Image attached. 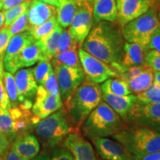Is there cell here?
Returning a JSON list of instances; mask_svg holds the SVG:
<instances>
[{
	"instance_id": "1",
	"label": "cell",
	"mask_w": 160,
	"mask_h": 160,
	"mask_svg": "<svg viewBox=\"0 0 160 160\" xmlns=\"http://www.w3.org/2000/svg\"><path fill=\"white\" fill-rule=\"evenodd\" d=\"M125 42L121 25L117 22L101 21L94 24L81 48L113 66L121 62Z\"/></svg>"
},
{
	"instance_id": "2",
	"label": "cell",
	"mask_w": 160,
	"mask_h": 160,
	"mask_svg": "<svg viewBox=\"0 0 160 160\" xmlns=\"http://www.w3.org/2000/svg\"><path fill=\"white\" fill-rule=\"evenodd\" d=\"M101 102H102V92L100 85L85 77L63 107L73 127L80 128L90 113Z\"/></svg>"
},
{
	"instance_id": "3",
	"label": "cell",
	"mask_w": 160,
	"mask_h": 160,
	"mask_svg": "<svg viewBox=\"0 0 160 160\" xmlns=\"http://www.w3.org/2000/svg\"><path fill=\"white\" fill-rule=\"evenodd\" d=\"M123 145L135 160L160 151V133L145 126L126 122L119 133L111 137Z\"/></svg>"
},
{
	"instance_id": "4",
	"label": "cell",
	"mask_w": 160,
	"mask_h": 160,
	"mask_svg": "<svg viewBox=\"0 0 160 160\" xmlns=\"http://www.w3.org/2000/svg\"><path fill=\"white\" fill-rule=\"evenodd\" d=\"M125 125V120L102 101L90 113L79 129L86 139L91 140L112 137L119 133Z\"/></svg>"
},
{
	"instance_id": "5",
	"label": "cell",
	"mask_w": 160,
	"mask_h": 160,
	"mask_svg": "<svg viewBox=\"0 0 160 160\" xmlns=\"http://www.w3.org/2000/svg\"><path fill=\"white\" fill-rule=\"evenodd\" d=\"M74 128L67 111L62 107L40 120L35 126V133L44 148L51 149L60 145L64 139Z\"/></svg>"
},
{
	"instance_id": "6",
	"label": "cell",
	"mask_w": 160,
	"mask_h": 160,
	"mask_svg": "<svg viewBox=\"0 0 160 160\" xmlns=\"http://www.w3.org/2000/svg\"><path fill=\"white\" fill-rule=\"evenodd\" d=\"M159 27L157 11L149 8L142 15L122 26V33L125 42L147 46Z\"/></svg>"
},
{
	"instance_id": "7",
	"label": "cell",
	"mask_w": 160,
	"mask_h": 160,
	"mask_svg": "<svg viewBox=\"0 0 160 160\" xmlns=\"http://www.w3.org/2000/svg\"><path fill=\"white\" fill-rule=\"evenodd\" d=\"M51 65L57 77L60 97L64 105L75 90L82 83L85 78V73L82 68L71 67L53 62H51Z\"/></svg>"
},
{
	"instance_id": "8",
	"label": "cell",
	"mask_w": 160,
	"mask_h": 160,
	"mask_svg": "<svg viewBox=\"0 0 160 160\" xmlns=\"http://www.w3.org/2000/svg\"><path fill=\"white\" fill-rule=\"evenodd\" d=\"M78 53L85 77L93 82L102 83L110 78L119 77V73L114 68L90 54L81 48Z\"/></svg>"
},
{
	"instance_id": "9",
	"label": "cell",
	"mask_w": 160,
	"mask_h": 160,
	"mask_svg": "<svg viewBox=\"0 0 160 160\" xmlns=\"http://www.w3.org/2000/svg\"><path fill=\"white\" fill-rule=\"evenodd\" d=\"M93 25V5L88 0L78 4L77 11L70 24L69 31L79 48L89 34Z\"/></svg>"
},
{
	"instance_id": "10",
	"label": "cell",
	"mask_w": 160,
	"mask_h": 160,
	"mask_svg": "<svg viewBox=\"0 0 160 160\" xmlns=\"http://www.w3.org/2000/svg\"><path fill=\"white\" fill-rule=\"evenodd\" d=\"M125 122L145 126L160 133V102L143 104L137 101Z\"/></svg>"
},
{
	"instance_id": "11",
	"label": "cell",
	"mask_w": 160,
	"mask_h": 160,
	"mask_svg": "<svg viewBox=\"0 0 160 160\" xmlns=\"http://www.w3.org/2000/svg\"><path fill=\"white\" fill-rule=\"evenodd\" d=\"M60 145L70 151L74 160H97L93 145L82 134L79 128H75Z\"/></svg>"
},
{
	"instance_id": "12",
	"label": "cell",
	"mask_w": 160,
	"mask_h": 160,
	"mask_svg": "<svg viewBox=\"0 0 160 160\" xmlns=\"http://www.w3.org/2000/svg\"><path fill=\"white\" fill-rule=\"evenodd\" d=\"M98 155L104 160H135L128 149L121 143L108 137L90 140Z\"/></svg>"
},
{
	"instance_id": "13",
	"label": "cell",
	"mask_w": 160,
	"mask_h": 160,
	"mask_svg": "<svg viewBox=\"0 0 160 160\" xmlns=\"http://www.w3.org/2000/svg\"><path fill=\"white\" fill-rule=\"evenodd\" d=\"M63 107V102L60 96L51 94L44 88L38 86L34 101L32 106V113L40 120L45 119Z\"/></svg>"
},
{
	"instance_id": "14",
	"label": "cell",
	"mask_w": 160,
	"mask_h": 160,
	"mask_svg": "<svg viewBox=\"0 0 160 160\" xmlns=\"http://www.w3.org/2000/svg\"><path fill=\"white\" fill-rule=\"evenodd\" d=\"M36 40L33 39L28 31L18 33L11 37L7 48L5 50L3 58L4 68L6 71L14 74L18 71L16 60L20 51L26 46L31 44Z\"/></svg>"
},
{
	"instance_id": "15",
	"label": "cell",
	"mask_w": 160,
	"mask_h": 160,
	"mask_svg": "<svg viewBox=\"0 0 160 160\" xmlns=\"http://www.w3.org/2000/svg\"><path fill=\"white\" fill-rule=\"evenodd\" d=\"M14 79L17 85L19 104L25 101H34L38 84L33 73V68H25L17 71Z\"/></svg>"
},
{
	"instance_id": "16",
	"label": "cell",
	"mask_w": 160,
	"mask_h": 160,
	"mask_svg": "<svg viewBox=\"0 0 160 160\" xmlns=\"http://www.w3.org/2000/svg\"><path fill=\"white\" fill-rule=\"evenodd\" d=\"M117 6L116 22L121 26L140 17L150 8L146 0H117Z\"/></svg>"
},
{
	"instance_id": "17",
	"label": "cell",
	"mask_w": 160,
	"mask_h": 160,
	"mask_svg": "<svg viewBox=\"0 0 160 160\" xmlns=\"http://www.w3.org/2000/svg\"><path fill=\"white\" fill-rule=\"evenodd\" d=\"M12 147L22 160L33 159L40 152L39 141L31 133L18 135L13 140Z\"/></svg>"
},
{
	"instance_id": "18",
	"label": "cell",
	"mask_w": 160,
	"mask_h": 160,
	"mask_svg": "<svg viewBox=\"0 0 160 160\" xmlns=\"http://www.w3.org/2000/svg\"><path fill=\"white\" fill-rule=\"evenodd\" d=\"M102 99L113 111L126 121L131 109L137 102L136 94L117 96L109 93H102Z\"/></svg>"
},
{
	"instance_id": "19",
	"label": "cell",
	"mask_w": 160,
	"mask_h": 160,
	"mask_svg": "<svg viewBox=\"0 0 160 160\" xmlns=\"http://www.w3.org/2000/svg\"><path fill=\"white\" fill-rule=\"evenodd\" d=\"M149 51L147 46L137 43H130L125 42L123 48V57L120 66L130 68L132 66L147 65L145 56Z\"/></svg>"
},
{
	"instance_id": "20",
	"label": "cell",
	"mask_w": 160,
	"mask_h": 160,
	"mask_svg": "<svg viewBox=\"0 0 160 160\" xmlns=\"http://www.w3.org/2000/svg\"><path fill=\"white\" fill-rule=\"evenodd\" d=\"M57 14V7L37 0H31L28 10V20L30 26H38Z\"/></svg>"
},
{
	"instance_id": "21",
	"label": "cell",
	"mask_w": 160,
	"mask_h": 160,
	"mask_svg": "<svg viewBox=\"0 0 160 160\" xmlns=\"http://www.w3.org/2000/svg\"><path fill=\"white\" fill-rule=\"evenodd\" d=\"M117 17V0H94L93 3V23L101 21L116 22Z\"/></svg>"
},
{
	"instance_id": "22",
	"label": "cell",
	"mask_w": 160,
	"mask_h": 160,
	"mask_svg": "<svg viewBox=\"0 0 160 160\" xmlns=\"http://www.w3.org/2000/svg\"><path fill=\"white\" fill-rule=\"evenodd\" d=\"M62 30V28L57 23L51 33L42 39L36 40L37 45L42 52L45 59L51 61V59L57 54L58 42Z\"/></svg>"
},
{
	"instance_id": "23",
	"label": "cell",
	"mask_w": 160,
	"mask_h": 160,
	"mask_svg": "<svg viewBox=\"0 0 160 160\" xmlns=\"http://www.w3.org/2000/svg\"><path fill=\"white\" fill-rule=\"evenodd\" d=\"M42 59H45V58L37 41H35L26 46L18 54L16 60L17 68L19 70L23 68L31 67Z\"/></svg>"
},
{
	"instance_id": "24",
	"label": "cell",
	"mask_w": 160,
	"mask_h": 160,
	"mask_svg": "<svg viewBox=\"0 0 160 160\" xmlns=\"http://www.w3.org/2000/svg\"><path fill=\"white\" fill-rule=\"evenodd\" d=\"M153 72L154 71L149 65H146L139 75L128 80L131 93L137 94L151 87L153 82Z\"/></svg>"
},
{
	"instance_id": "25",
	"label": "cell",
	"mask_w": 160,
	"mask_h": 160,
	"mask_svg": "<svg viewBox=\"0 0 160 160\" xmlns=\"http://www.w3.org/2000/svg\"><path fill=\"white\" fill-rule=\"evenodd\" d=\"M78 8L76 0H59V6L57 8V23L62 28L70 26L71 20Z\"/></svg>"
},
{
	"instance_id": "26",
	"label": "cell",
	"mask_w": 160,
	"mask_h": 160,
	"mask_svg": "<svg viewBox=\"0 0 160 160\" xmlns=\"http://www.w3.org/2000/svg\"><path fill=\"white\" fill-rule=\"evenodd\" d=\"M102 92L109 93L117 96H126L131 94L128 84L121 77H113L105 80L102 83Z\"/></svg>"
},
{
	"instance_id": "27",
	"label": "cell",
	"mask_w": 160,
	"mask_h": 160,
	"mask_svg": "<svg viewBox=\"0 0 160 160\" xmlns=\"http://www.w3.org/2000/svg\"><path fill=\"white\" fill-rule=\"evenodd\" d=\"M51 62L63 64L75 68H82L77 49H72L57 53L51 59Z\"/></svg>"
},
{
	"instance_id": "28",
	"label": "cell",
	"mask_w": 160,
	"mask_h": 160,
	"mask_svg": "<svg viewBox=\"0 0 160 160\" xmlns=\"http://www.w3.org/2000/svg\"><path fill=\"white\" fill-rule=\"evenodd\" d=\"M3 82L5 89L11 102V108L18 107L19 105L18 92L14 76L10 72L5 71L3 73Z\"/></svg>"
},
{
	"instance_id": "29",
	"label": "cell",
	"mask_w": 160,
	"mask_h": 160,
	"mask_svg": "<svg viewBox=\"0 0 160 160\" xmlns=\"http://www.w3.org/2000/svg\"><path fill=\"white\" fill-rule=\"evenodd\" d=\"M57 23V14L53 15L48 20L38 26H30L28 31L35 40L42 39L51 33Z\"/></svg>"
},
{
	"instance_id": "30",
	"label": "cell",
	"mask_w": 160,
	"mask_h": 160,
	"mask_svg": "<svg viewBox=\"0 0 160 160\" xmlns=\"http://www.w3.org/2000/svg\"><path fill=\"white\" fill-rule=\"evenodd\" d=\"M0 132L7 137L12 142L15 139L16 135L13 127V120L8 110L0 107Z\"/></svg>"
},
{
	"instance_id": "31",
	"label": "cell",
	"mask_w": 160,
	"mask_h": 160,
	"mask_svg": "<svg viewBox=\"0 0 160 160\" xmlns=\"http://www.w3.org/2000/svg\"><path fill=\"white\" fill-rule=\"evenodd\" d=\"M137 101L143 104L160 102V86L153 82L147 90L136 94Z\"/></svg>"
},
{
	"instance_id": "32",
	"label": "cell",
	"mask_w": 160,
	"mask_h": 160,
	"mask_svg": "<svg viewBox=\"0 0 160 160\" xmlns=\"http://www.w3.org/2000/svg\"><path fill=\"white\" fill-rule=\"evenodd\" d=\"M52 70L53 66L49 60L42 59L38 62L37 66L33 68V76L38 85H43Z\"/></svg>"
},
{
	"instance_id": "33",
	"label": "cell",
	"mask_w": 160,
	"mask_h": 160,
	"mask_svg": "<svg viewBox=\"0 0 160 160\" xmlns=\"http://www.w3.org/2000/svg\"><path fill=\"white\" fill-rule=\"evenodd\" d=\"M72 49L79 50V47L76 40L71 36L69 30L64 28L60 34L59 42H58L57 53Z\"/></svg>"
},
{
	"instance_id": "34",
	"label": "cell",
	"mask_w": 160,
	"mask_h": 160,
	"mask_svg": "<svg viewBox=\"0 0 160 160\" xmlns=\"http://www.w3.org/2000/svg\"><path fill=\"white\" fill-rule=\"evenodd\" d=\"M30 2H31V1L28 0V1H25V2L20 4L19 5L7 10L5 11V24H4L5 27H9L16 19H17L20 16H22L26 11H28Z\"/></svg>"
},
{
	"instance_id": "35",
	"label": "cell",
	"mask_w": 160,
	"mask_h": 160,
	"mask_svg": "<svg viewBox=\"0 0 160 160\" xmlns=\"http://www.w3.org/2000/svg\"><path fill=\"white\" fill-rule=\"evenodd\" d=\"M30 25L28 20V11H26L22 15L20 16L9 26V31L11 35L13 37L18 33H22L29 29Z\"/></svg>"
},
{
	"instance_id": "36",
	"label": "cell",
	"mask_w": 160,
	"mask_h": 160,
	"mask_svg": "<svg viewBox=\"0 0 160 160\" xmlns=\"http://www.w3.org/2000/svg\"><path fill=\"white\" fill-rule=\"evenodd\" d=\"M3 58L4 57H0V107L5 109L10 110L11 108V102H10L8 96L7 92L5 89L3 82Z\"/></svg>"
},
{
	"instance_id": "37",
	"label": "cell",
	"mask_w": 160,
	"mask_h": 160,
	"mask_svg": "<svg viewBox=\"0 0 160 160\" xmlns=\"http://www.w3.org/2000/svg\"><path fill=\"white\" fill-rule=\"evenodd\" d=\"M51 160H74L72 153L61 145L51 148Z\"/></svg>"
},
{
	"instance_id": "38",
	"label": "cell",
	"mask_w": 160,
	"mask_h": 160,
	"mask_svg": "<svg viewBox=\"0 0 160 160\" xmlns=\"http://www.w3.org/2000/svg\"><path fill=\"white\" fill-rule=\"evenodd\" d=\"M44 88L47 91L48 93L55 96H60L59 85H58V82L57 77H56L53 68L52 71L50 72L48 77L47 78L45 83L43 84Z\"/></svg>"
},
{
	"instance_id": "39",
	"label": "cell",
	"mask_w": 160,
	"mask_h": 160,
	"mask_svg": "<svg viewBox=\"0 0 160 160\" xmlns=\"http://www.w3.org/2000/svg\"><path fill=\"white\" fill-rule=\"evenodd\" d=\"M145 62L153 71H160V52L149 50L146 53Z\"/></svg>"
},
{
	"instance_id": "40",
	"label": "cell",
	"mask_w": 160,
	"mask_h": 160,
	"mask_svg": "<svg viewBox=\"0 0 160 160\" xmlns=\"http://www.w3.org/2000/svg\"><path fill=\"white\" fill-rule=\"evenodd\" d=\"M12 36L10 33L9 27H4L0 30V57H4Z\"/></svg>"
},
{
	"instance_id": "41",
	"label": "cell",
	"mask_w": 160,
	"mask_h": 160,
	"mask_svg": "<svg viewBox=\"0 0 160 160\" xmlns=\"http://www.w3.org/2000/svg\"><path fill=\"white\" fill-rule=\"evenodd\" d=\"M147 48L149 50H155L158 52H160V27L152 36Z\"/></svg>"
},
{
	"instance_id": "42",
	"label": "cell",
	"mask_w": 160,
	"mask_h": 160,
	"mask_svg": "<svg viewBox=\"0 0 160 160\" xmlns=\"http://www.w3.org/2000/svg\"><path fill=\"white\" fill-rule=\"evenodd\" d=\"M11 142L7 137L0 132V156L2 157H5L7 152L11 148Z\"/></svg>"
},
{
	"instance_id": "43",
	"label": "cell",
	"mask_w": 160,
	"mask_h": 160,
	"mask_svg": "<svg viewBox=\"0 0 160 160\" xmlns=\"http://www.w3.org/2000/svg\"><path fill=\"white\" fill-rule=\"evenodd\" d=\"M25 1H28V0H3L2 8V10L7 11V10L11 9L12 8L15 7V6H17L20 5V4L25 2Z\"/></svg>"
},
{
	"instance_id": "44",
	"label": "cell",
	"mask_w": 160,
	"mask_h": 160,
	"mask_svg": "<svg viewBox=\"0 0 160 160\" xmlns=\"http://www.w3.org/2000/svg\"><path fill=\"white\" fill-rule=\"evenodd\" d=\"M3 160H22L19 157V155L16 153L13 147H11L9 149V151L7 152V153L5 155V157L3 158Z\"/></svg>"
},
{
	"instance_id": "45",
	"label": "cell",
	"mask_w": 160,
	"mask_h": 160,
	"mask_svg": "<svg viewBox=\"0 0 160 160\" xmlns=\"http://www.w3.org/2000/svg\"><path fill=\"white\" fill-rule=\"evenodd\" d=\"M31 160H51V153H49L47 148H45L42 151L39 152L37 157Z\"/></svg>"
},
{
	"instance_id": "46",
	"label": "cell",
	"mask_w": 160,
	"mask_h": 160,
	"mask_svg": "<svg viewBox=\"0 0 160 160\" xmlns=\"http://www.w3.org/2000/svg\"><path fill=\"white\" fill-rule=\"evenodd\" d=\"M137 160H160V151L151 153Z\"/></svg>"
},
{
	"instance_id": "47",
	"label": "cell",
	"mask_w": 160,
	"mask_h": 160,
	"mask_svg": "<svg viewBox=\"0 0 160 160\" xmlns=\"http://www.w3.org/2000/svg\"><path fill=\"white\" fill-rule=\"evenodd\" d=\"M148 3L150 8L154 10L155 11L159 12L160 10V0H146Z\"/></svg>"
},
{
	"instance_id": "48",
	"label": "cell",
	"mask_w": 160,
	"mask_h": 160,
	"mask_svg": "<svg viewBox=\"0 0 160 160\" xmlns=\"http://www.w3.org/2000/svg\"><path fill=\"white\" fill-rule=\"evenodd\" d=\"M37 1H39V2H42L55 6V7L57 8L59 6V0H37Z\"/></svg>"
},
{
	"instance_id": "49",
	"label": "cell",
	"mask_w": 160,
	"mask_h": 160,
	"mask_svg": "<svg viewBox=\"0 0 160 160\" xmlns=\"http://www.w3.org/2000/svg\"><path fill=\"white\" fill-rule=\"evenodd\" d=\"M153 82L160 86V71L153 72Z\"/></svg>"
},
{
	"instance_id": "50",
	"label": "cell",
	"mask_w": 160,
	"mask_h": 160,
	"mask_svg": "<svg viewBox=\"0 0 160 160\" xmlns=\"http://www.w3.org/2000/svg\"><path fill=\"white\" fill-rule=\"evenodd\" d=\"M5 11H0V28H2L5 24Z\"/></svg>"
},
{
	"instance_id": "51",
	"label": "cell",
	"mask_w": 160,
	"mask_h": 160,
	"mask_svg": "<svg viewBox=\"0 0 160 160\" xmlns=\"http://www.w3.org/2000/svg\"><path fill=\"white\" fill-rule=\"evenodd\" d=\"M2 2L3 0H0V11L2 8Z\"/></svg>"
},
{
	"instance_id": "52",
	"label": "cell",
	"mask_w": 160,
	"mask_h": 160,
	"mask_svg": "<svg viewBox=\"0 0 160 160\" xmlns=\"http://www.w3.org/2000/svg\"><path fill=\"white\" fill-rule=\"evenodd\" d=\"M76 1H77V2L78 4H79V3L82 2H84V1H86V0H76Z\"/></svg>"
},
{
	"instance_id": "53",
	"label": "cell",
	"mask_w": 160,
	"mask_h": 160,
	"mask_svg": "<svg viewBox=\"0 0 160 160\" xmlns=\"http://www.w3.org/2000/svg\"><path fill=\"white\" fill-rule=\"evenodd\" d=\"M88 1L89 2L91 3L92 5H93V2H94V0H88Z\"/></svg>"
},
{
	"instance_id": "54",
	"label": "cell",
	"mask_w": 160,
	"mask_h": 160,
	"mask_svg": "<svg viewBox=\"0 0 160 160\" xmlns=\"http://www.w3.org/2000/svg\"><path fill=\"white\" fill-rule=\"evenodd\" d=\"M158 17H159V21H160V10H159V13H158Z\"/></svg>"
},
{
	"instance_id": "55",
	"label": "cell",
	"mask_w": 160,
	"mask_h": 160,
	"mask_svg": "<svg viewBox=\"0 0 160 160\" xmlns=\"http://www.w3.org/2000/svg\"><path fill=\"white\" fill-rule=\"evenodd\" d=\"M1 158H2V157H1V156H0V159H1Z\"/></svg>"
},
{
	"instance_id": "56",
	"label": "cell",
	"mask_w": 160,
	"mask_h": 160,
	"mask_svg": "<svg viewBox=\"0 0 160 160\" xmlns=\"http://www.w3.org/2000/svg\"><path fill=\"white\" fill-rule=\"evenodd\" d=\"M2 160H3V158H2Z\"/></svg>"
},
{
	"instance_id": "57",
	"label": "cell",
	"mask_w": 160,
	"mask_h": 160,
	"mask_svg": "<svg viewBox=\"0 0 160 160\" xmlns=\"http://www.w3.org/2000/svg\"><path fill=\"white\" fill-rule=\"evenodd\" d=\"M0 160H2V158H1V159H0Z\"/></svg>"
}]
</instances>
